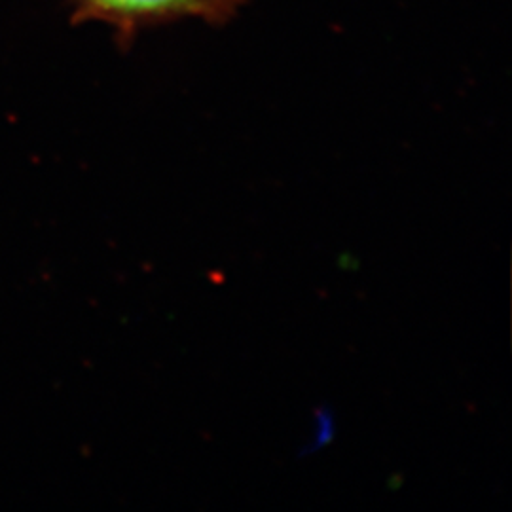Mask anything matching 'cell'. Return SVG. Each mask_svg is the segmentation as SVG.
Returning <instances> with one entry per match:
<instances>
[{
    "mask_svg": "<svg viewBox=\"0 0 512 512\" xmlns=\"http://www.w3.org/2000/svg\"><path fill=\"white\" fill-rule=\"evenodd\" d=\"M88 18L101 19L133 37L148 27L184 19L220 23L232 18L245 0H74Z\"/></svg>",
    "mask_w": 512,
    "mask_h": 512,
    "instance_id": "obj_1",
    "label": "cell"
},
{
    "mask_svg": "<svg viewBox=\"0 0 512 512\" xmlns=\"http://www.w3.org/2000/svg\"><path fill=\"white\" fill-rule=\"evenodd\" d=\"M334 437V418L330 410H317V421H315V433L310 446L306 448V452H315L323 446H327Z\"/></svg>",
    "mask_w": 512,
    "mask_h": 512,
    "instance_id": "obj_2",
    "label": "cell"
}]
</instances>
